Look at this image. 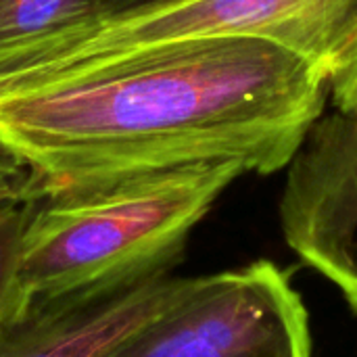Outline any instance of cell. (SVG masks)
<instances>
[{"label":"cell","instance_id":"9","mask_svg":"<svg viewBox=\"0 0 357 357\" xmlns=\"http://www.w3.org/2000/svg\"><path fill=\"white\" fill-rule=\"evenodd\" d=\"M331 100L335 102V107L357 105V48L354 50V54L333 73Z\"/></svg>","mask_w":357,"mask_h":357},{"label":"cell","instance_id":"4","mask_svg":"<svg viewBox=\"0 0 357 357\" xmlns=\"http://www.w3.org/2000/svg\"><path fill=\"white\" fill-rule=\"evenodd\" d=\"M109 357H314L310 316L272 261L195 276Z\"/></svg>","mask_w":357,"mask_h":357},{"label":"cell","instance_id":"5","mask_svg":"<svg viewBox=\"0 0 357 357\" xmlns=\"http://www.w3.org/2000/svg\"><path fill=\"white\" fill-rule=\"evenodd\" d=\"M284 169L278 213L289 249L357 314V105L324 109Z\"/></svg>","mask_w":357,"mask_h":357},{"label":"cell","instance_id":"12","mask_svg":"<svg viewBox=\"0 0 357 357\" xmlns=\"http://www.w3.org/2000/svg\"><path fill=\"white\" fill-rule=\"evenodd\" d=\"M347 2V8H349V15H351V23H354V29H356L357 36V0H345ZM354 54V52H351Z\"/></svg>","mask_w":357,"mask_h":357},{"label":"cell","instance_id":"1","mask_svg":"<svg viewBox=\"0 0 357 357\" xmlns=\"http://www.w3.org/2000/svg\"><path fill=\"white\" fill-rule=\"evenodd\" d=\"M333 73L266 38L178 42L71 86L0 96V142L29 199L205 163L287 167L324 113Z\"/></svg>","mask_w":357,"mask_h":357},{"label":"cell","instance_id":"8","mask_svg":"<svg viewBox=\"0 0 357 357\" xmlns=\"http://www.w3.org/2000/svg\"><path fill=\"white\" fill-rule=\"evenodd\" d=\"M27 215L29 197L25 192L0 207V337L13 324L17 259Z\"/></svg>","mask_w":357,"mask_h":357},{"label":"cell","instance_id":"7","mask_svg":"<svg viewBox=\"0 0 357 357\" xmlns=\"http://www.w3.org/2000/svg\"><path fill=\"white\" fill-rule=\"evenodd\" d=\"M102 10V0H0V56Z\"/></svg>","mask_w":357,"mask_h":357},{"label":"cell","instance_id":"13","mask_svg":"<svg viewBox=\"0 0 357 357\" xmlns=\"http://www.w3.org/2000/svg\"><path fill=\"white\" fill-rule=\"evenodd\" d=\"M4 151H8V149H6V146H4V144L0 142V153H4Z\"/></svg>","mask_w":357,"mask_h":357},{"label":"cell","instance_id":"6","mask_svg":"<svg viewBox=\"0 0 357 357\" xmlns=\"http://www.w3.org/2000/svg\"><path fill=\"white\" fill-rule=\"evenodd\" d=\"M188 280L161 274L40 310L4 331L0 357H109L178 299Z\"/></svg>","mask_w":357,"mask_h":357},{"label":"cell","instance_id":"11","mask_svg":"<svg viewBox=\"0 0 357 357\" xmlns=\"http://www.w3.org/2000/svg\"><path fill=\"white\" fill-rule=\"evenodd\" d=\"M157 2H167V0H102V10H100V13H109V10H126V8L146 6V4H157Z\"/></svg>","mask_w":357,"mask_h":357},{"label":"cell","instance_id":"10","mask_svg":"<svg viewBox=\"0 0 357 357\" xmlns=\"http://www.w3.org/2000/svg\"><path fill=\"white\" fill-rule=\"evenodd\" d=\"M25 176V167L10 151L0 153V207L23 195Z\"/></svg>","mask_w":357,"mask_h":357},{"label":"cell","instance_id":"3","mask_svg":"<svg viewBox=\"0 0 357 357\" xmlns=\"http://www.w3.org/2000/svg\"><path fill=\"white\" fill-rule=\"evenodd\" d=\"M253 36L335 73L357 48L345 0H167L98 13L0 56V96L88 82L153 48Z\"/></svg>","mask_w":357,"mask_h":357},{"label":"cell","instance_id":"2","mask_svg":"<svg viewBox=\"0 0 357 357\" xmlns=\"http://www.w3.org/2000/svg\"><path fill=\"white\" fill-rule=\"evenodd\" d=\"M245 174L241 163H205L29 199L13 324L56 303L169 274L190 232Z\"/></svg>","mask_w":357,"mask_h":357}]
</instances>
